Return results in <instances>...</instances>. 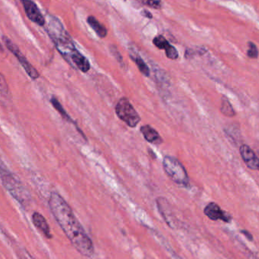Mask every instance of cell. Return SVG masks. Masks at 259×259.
<instances>
[{"label":"cell","instance_id":"1","mask_svg":"<svg viewBox=\"0 0 259 259\" xmlns=\"http://www.w3.org/2000/svg\"><path fill=\"white\" fill-rule=\"evenodd\" d=\"M49 206L58 225L76 250L84 256H92L94 253V243L68 202L59 193L52 192L49 199Z\"/></svg>","mask_w":259,"mask_h":259},{"label":"cell","instance_id":"2","mask_svg":"<svg viewBox=\"0 0 259 259\" xmlns=\"http://www.w3.org/2000/svg\"><path fill=\"white\" fill-rule=\"evenodd\" d=\"M45 25L47 33L54 42L55 47L62 57L70 64L71 57L78 51L71 36L56 17L48 15Z\"/></svg>","mask_w":259,"mask_h":259},{"label":"cell","instance_id":"3","mask_svg":"<svg viewBox=\"0 0 259 259\" xmlns=\"http://www.w3.org/2000/svg\"><path fill=\"white\" fill-rule=\"evenodd\" d=\"M1 179L3 186L11 196L18 201L23 207L28 206L31 202L30 193L24 185L7 170H1Z\"/></svg>","mask_w":259,"mask_h":259},{"label":"cell","instance_id":"4","mask_svg":"<svg viewBox=\"0 0 259 259\" xmlns=\"http://www.w3.org/2000/svg\"><path fill=\"white\" fill-rule=\"evenodd\" d=\"M163 167L167 176L176 184L184 187H187L190 184L187 170L176 158L172 156L164 157Z\"/></svg>","mask_w":259,"mask_h":259},{"label":"cell","instance_id":"5","mask_svg":"<svg viewBox=\"0 0 259 259\" xmlns=\"http://www.w3.org/2000/svg\"><path fill=\"white\" fill-rule=\"evenodd\" d=\"M116 113L120 119L130 127H136L141 121L138 112L126 98H122L118 102L116 106Z\"/></svg>","mask_w":259,"mask_h":259},{"label":"cell","instance_id":"6","mask_svg":"<svg viewBox=\"0 0 259 259\" xmlns=\"http://www.w3.org/2000/svg\"><path fill=\"white\" fill-rule=\"evenodd\" d=\"M3 39L5 45L9 49V51L16 57L19 63L21 64V66L25 70L27 75H28L30 78L33 79V80H36V79L39 78L40 73L38 72V70L28 62V60L26 59L25 56L23 55L21 50L18 49V47H17L15 44H13L9 38L6 37V36H3Z\"/></svg>","mask_w":259,"mask_h":259},{"label":"cell","instance_id":"7","mask_svg":"<svg viewBox=\"0 0 259 259\" xmlns=\"http://www.w3.org/2000/svg\"><path fill=\"white\" fill-rule=\"evenodd\" d=\"M27 18L39 26H44L46 19L38 6L32 0H21Z\"/></svg>","mask_w":259,"mask_h":259},{"label":"cell","instance_id":"8","mask_svg":"<svg viewBox=\"0 0 259 259\" xmlns=\"http://www.w3.org/2000/svg\"><path fill=\"white\" fill-rule=\"evenodd\" d=\"M205 215L212 221H223L226 223H230L232 220L231 214L224 211L215 202H210L204 209Z\"/></svg>","mask_w":259,"mask_h":259},{"label":"cell","instance_id":"9","mask_svg":"<svg viewBox=\"0 0 259 259\" xmlns=\"http://www.w3.org/2000/svg\"><path fill=\"white\" fill-rule=\"evenodd\" d=\"M240 155L249 168L257 170L259 168L258 158L254 151L247 145H243L240 149Z\"/></svg>","mask_w":259,"mask_h":259},{"label":"cell","instance_id":"10","mask_svg":"<svg viewBox=\"0 0 259 259\" xmlns=\"http://www.w3.org/2000/svg\"><path fill=\"white\" fill-rule=\"evenodd\" d=\"M32 222H33L35 228H38L40 232L42 233L46 238L52 239L53 235H52L50 226L42 214H40L39 212H33L32 214Z\"/></svg>","mask_w":259,"mask_h":259},{"label":"cell","instance_id":"11","mask_svg":"<svg viewBox=\"0 0 259 259\" xmlns=\"http://www.w3.org/2000/svg\"><path fill=\"white\" fill-rule=\"evenodd\" d=\"M70 65H72L75 68H77L84 73L88 72L91 68L89 61L79 50L71 57Z\"/></svg>","mask_w":259,"mask_h":259},{"label":"cell","instance_id":"12","mask_svg":"<svg viewBox=\"0 0 259 259\" xmlns=\"http://www.w3.org/2000/svg\"><path fill=\"white\" fill-rule=\"evenodd\" d=\"M141 133L144 136V139L152 144L160 145L163 143L162 138L158 131L150 125L142 126L141 127Z\"/></svg>","mask_w":259,"mask_h":259},{"label":"cell","instance_id":"13","mask_svg":"<svg viewBox=\"0 0 259 259\" xmlns=\"http://www.w3.org/2000/svg\"><path fill=\"white\" fill-rule=\"evenodd\" d=\"M87 21H88L90 27L94 30V32L97 33L99 37H106V35H107V30H106V27L103 24H100L94 16L88 17Z\"/></svg>","mask_w":259,"mask_h":259},{"label":"cell","instance_id":"14","mask_svg":"<svg viewBox=\"0 0 259 259\" xmlns=\"http://www.w3.org/2000/svg\"><path fill=\"white\" fill-rule=\"evenodd\" d=\"M50 101H51L53 108H54V109H56L59 114H60L62 118H63L65 121H71V122H72V120H71V117L67 114V112H65V109H64L63 106L61 105V103H59V100H58L56 97H52Z\"/></svg>","mask_w":259,"mask_h":259},{"label":"cell","instance_id":"15","mask_svg":"<svg viewBox=\"0 0 259 259\" xmlns=\"http://www.w3.org/2000/svg\"><path fill=\"white\" fill-rule=\"evenodd\" d=\"M131 58L135 61V64H136L141 74H144L145 77H149L150 76V69H149V66L146 65L145 62L143 61V59L138 55L135 56L131 55Z\"/></svg>","mask_w":259,"mask_h":259},{"label":"cell","instance_id":"16","mask_svg":"<svg viewBox=\"0 0 259 259\" xmlns=\"http://www.w3.org/2000/svg\"><path fill=\"white\" fill-rule=\"evenodd\" d=\"M222 113L228 117L235 116L236 113L234 108L231 106V103L226 97H222L221 108H220Z\"/></svg>","mask_w":259,"mask_h":259},{"label":"cell","instance_id":"17","mask_svg":"<svg viewBox=\"0 0 259 259\" xmlns=\"http://www.w3.org/2000/svg\"><path fill=\"white\" fill-rule=\"evenodd\" d=\"M9 95H10V91H9V85L4 76L0 73V96L4 98H8Z\"/></svg>","mask_w":259,"mask_h":259},{"label":"cell","instance_id":"18","mask_svg":"<svg viewBox=\"0 0 259 259\" xmlns=\"http://www.w3.org/2000/svg\"><path fill=\"white\" fill-rule=\"evenodd\" d=\"M153 42L160 50H166L170 46V42L163 36H156V37L153 39Z\"/></svg>","mask_w":259,"mask_h":259},{"label":"cell","instance_id":"19","mask_svg":"<svg viewBox=\"0 0 259 259\" xmlns=\"http://www.w3.org/2000/svg\"><path fill=\"white\" fill-rule=\"evenodd\" d=\"M165 53L168 59H172V60H175V59H178V57H179V53H178L177 50L172 45H170L165 50Z\"/></svg>","mask_w":259,"mask_h":259},{"label":"cell","instance_id":"20","mask_svg":"<svg viewBox=\"0 0 259 259\" xmlns=\"http://www.w3.org/2000/svg\"><path fill=\"white\" fill-rule=\"evenodd\" d=\"M247 55L249 58H252V59H257L258 58V49L253 42H249V50H248Z\"/></svg>","mask_w":259,"mask_h":259},{"label":"cell","instance_id":"21","mask_svg":"<svg viewBox=\"0 0 259 259\" xmlns=\"http://www.w3.org/2000/svg\"><path fill=\"white\" fill-rule=\"evenodd\" d=\"M141 1L143 4L152 9H159L162 6L161 0H141Z\"/></svg>","mask_w":259,"mask_h":259},{"label":"cell","instance_id":"22","mask_svg":"<svg viewBox=\"0 0 259 259\" xmlns=\"http://www.w3.org/2000/svg\"><path fill=\"white\" fill-rule=\"evenodd\" d=\"M110 50L111 52H112L113 55H114V56H116L117 60L120 62H123V58H122L121 55H120V53H119L118 50H117V48H116L115 47H111Z\"/></svg>","mask_w":259,"mask_h":259},{"label":"cell","instance_id":"23","mask_svg":"<svg viewBox=\"0 0 259 259\" xmlns=\"http://www.w3.org/2000/svg\"><path fill=\"white\" fill-rule=\"evenodd\" d=\"M241 233L243 235H245V237H246L249 241H252V240H253V237H252V234H251L249 231L243 230V231H241Z\"/></svg>","mask_w":259,"mask_h":259},{"label":"cell","instance_id":"24","mask_svg":"<svg viewBox=\"0 0 259 259\" xmlns=\"http://www.w3.org/2000/svg\"><path fill=\"white\" fill-rule=\"evenodd\" d=\"M141 15H143V16L145 17V18H153V15H152V14L150 12H149V11L147 10H142L141 12Z\"/></svg>","mask_w":259,"mask_h":259}]
</instances>
